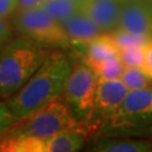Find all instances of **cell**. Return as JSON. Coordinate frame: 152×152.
I'll list each match as a JSON object with an SVG mask.
<instances>
[{"instance_id":"6da1fadb","label":"cell","mask_w":152,"mask_h":152,"mask_svg":"<svg viewBox=\"0 0 152 152\" xmlns=\"http://www.w3.org/2000/svg\"><path fill=\"white\" fill-rule=\"evenodd\" d=\"M72 66L66 56L52 52L24 87L8 99V106L17 118L35 112L63 94Z\"/></svg>"},{"instance_id":"7a4b0ae2","label":"cell","mask_w":152,"mask_h":152,"mask_svg":"<svg viewBox=\"0 0 152 152\" xmlns=\"http://www.w3.org/2000/svg\"><path fill=\"white\" fill-rule=\"evenodd\" d=\"M72 130L82 131L87 135L98 132L94 124L77 117L62 94L27 116L18 118L0 136L24 134L46 140L54 134Z\"/></svg>"},{"instance_id":"3957f363","label":"cell","mask_w":152,"mask_h":152,"mask_svg":"<svg viewBox=\"0 0 152 152\" xmlns=\"http://www.w3.org/2000/svg\"><path fill=\"white\" fill-rule=\"evenodd\" d=\"M50 53L24 36L10 39L0 51V99L19 91Z\"/></svg>"},{"instance_id":"277c9868","label":"cell","mask_w":152,"mask_h":152,"mask_svg":"<svg viewBox=\"0 0 152 152\" xmlns=\"http://www.w3.org/2000/svg\"><path fill=\"white\" fill-rule=\"evenodd\" d=\"M100 132L105 137L152 136V87L129 92Z\"/></svg>"},{"instance_id":"5b68a950","label":"cell","mask_w":152,"mask_h":152,"mask_svg":"<svg viewBox=\"0 0 152 152\" xmlns=\"http://www.w3.org/2000/svg\"><path fill=\"white\" fill-rule=\"evenodd\" d=\"M12 26L20 36L41 48L65 49L72 45L63 24L42 7L17 10L12 15Z\"/></svg>"},{"instance_id":"8992f818","label":"cell","mask_w":152,"mask_h":152,"mask_svg":"<svg viewBox=\"0 0 152 152\" xmlns=\"http://www.w3.org/2000/svg\"><path fill=\"white\" fill-rule=\"evenodd\" d=\"M97 85L98 76L86 63L72 66L63 95L79 120L91 123Z\"/></svg>"},{"instance_id":"52a82bcc","label":"cell","mask_w":152,"mask_h":152,"mask_svg":"<svg viewBox=\"0 0 152 152\" xmlns=\"http://www.w3.org/2000/svg\"><path fill=\"white\" fill-rule=\"evenodd\" d=\"M130 90L121 79H100L98 78L96 89L94 116L91 123L98 131L116 114Z\"/></svg>"},{"instance_id":"ba28073f","label":"cell","mask_w":152,"mask_h":152,"mask_svg":"<svg viewBox=\"0 0 152 152\" xmlns=\"http://www.w3.org/2000/svg\"><path fill=\"white\" fill-rule=\"evenodd\" d=\"M123 2L121 0H85L81 12L88 16L103 33H112L118 26Z\"/></svg>"},{"instance_id":"9c48e42d","label":"cell","mask_w":152,"mask_h":152,"mask_svg":"<svg viewBox=\"0 0 152 152\" xmlns=\"http://www.w3.org/2000/svg\"><path fill=\"white\" fill-rule=\"evenodd\" d=\"M116 29L152 37V8L149 4L125 2Z\"/></svg>"},{"instance_id":"30bf717a","label":"cell","mask_w":152,"mask_h":152,"mask_svg":"<svg viewBox=\"0 0 152 152\" xmlns=\"http://www.w3.org/2000/svg\"><path fill=\"white\" fill-rule=\"evenodd\" d=\"M63 26L72 44L87 45L103 34L100 28L81 11L65 20Z\"/></svg>"},{"instance_id":"8fae6325","label":"cell","mask_w":152,"mask_h":152,"mask_svg":"<svg viewBox=\"0 0 152 152\" xmlns=\"http://www.w3.org/2000/svg\"><path fill=\"white\" fill-rule=\"evenodd\" d=\"M92 150L99 152H151L152 141L142 137H105Z\"/></svg>"},{"instance_id":"7c38bea8","label":"cell","mask_w":152,"mask_h":152,"mask_svg":"<svg viewBox=\"0 0 152 152\" xmlns=\"http://www.w3.org/2000/svg\"><path fill=\"white\" fill-rule=\"evenodd\" d=\"M86 46L87 52L83 58V63L91 69L100 62L118 54V48L113 41L110 33H103Z\"/></svg>"},{"instance_id":"4fadbf2b","label":"cell","mask_w":152,"mask_h":152,"mask_svg":"<svg viewBox=\"0 0 152 152\" xmlns=\"http://www.w3.org/2000/svg\"><path fill=\"white\" fill-rule=\"evenodd\" d=\"M87 134L82 131H64L50 136L45 140L46 152H76L79 151L87 139Z\"/></svg>"},{"instance_id":"5bb4252c","label":"cell","mask_w":152,"mask_h":152,"mask_svg":"<svg viewBox=\"0 0 152 152\" xmlns=\"http://www.w3.org/2000/svg\"><path fill=\"white\" fill-rule=\"evenodd\" d=\"M0 151L6 152H46L45 139L16 134L0 136Z\"/></svg>"},{"instance_id":"9a60e30c","label":"cell","mask_w":152,"mask_h":152,"mask_svg":"<svg viewBox=\"0 0 152 152\" xmlns=\"http://www.w3.org/2000/svg\"><path fill=\"white\" fill-rule=\"evenodd\" d=\"M41 7L63 24L81 10V2L77 0H45Z\"/></svg>"},{"instance_id":"2e32d148","label":"cell","mask_w":152,"mask_h":152,"mask_svg":"<svg viewBox=\"0 0 152 152\" xmlns=\"http://www.w3.org/2000/svg\"><path fill=\"white\" fill-rule=\"evenodd\" d=\"M121 80L124 82V85L130 91L152 87V79L141 68L125 66Z\"/></svg>"},{"instance_id":"e0dca14e","label":"cell","mask_w":152,"mask_h":152,"mask_svg":"<svg viewBox=\"0 0 152 152\" xmlns=\"http://www.w3.org/2000/svg\"><path fill=\"white\" fill-rule=\"evenodd\" d=\"M125 69V65L121 60L120 55H114L107 60L100 62L99 64L95 65L92 70L96 72L98 78L100 79H121L123 75V71Z\"/></svg>"},{"instance_id":"ac0fdd59","label":"cell","mask_w":152,"mask_h":152,"mask_svg":"<svg viewBox=\"0 0 152 152\" xmlns=\"http://www.w3.org/2000/svg\"><path fill=\"white\" fill-rule=\"evenodd\" d=\"M147 44L135 45L126 49L120 50L118 55L125 66L141 68L144 69L147 61Z\"/></svg>"},{"instance_id":"d6986e66","label":"cell","mask_w":152,"mask_h":152,"mask_svg":"<svg viewBox=\"0 0 152 152\" xmlns=\"http://www.w3.org/2000/svg\"><path fill=\"white\" fill-rule=\"evenodd\" d=\"M110 36L116 44V46L118 48V51L126 48H131V46H135V45L147 44L152 38L148 36H142V35H136L122 29H115L114 32L110 33Z\"/></svg>"},{"instance_id":"ffe728a7","label":"cell","mask_w":152,"mask_h":152,"mask_svg":"<svg viewBox=\"0 0 152 152\" xmlns=\"http://www.w3.org/2000/svg\"><path fill=\"white\" fill-rule=\"evenodd\" d=\"M18 120L15 114L11 112L8 104L0 102V135L8 130L11 125Z\"/></svg>"},{"instance_id":"44dd1931","label":"cell","mask_w":152,"mask_h":152,"mask_svg":"<svg viewBox=\"0 0 152 152\" xmlns=\"http://www.w3.org/2000/svg\"><path fill=\"white\" fill-rule=\"evenodd\" d=\"M12 36V25L7 19L0 18V49L11 39Z\"/></svg>"},{"instance_id":"7402d4cb","label":"cell","mask_w":152,"mask_h":152,"mask_svg":"<svg viewBox=\"0 0 152 152\" xmlns=\"http://www.w3.org/2000/svg\"><path fill=\"white\" fill-rule=\"evenodd\" d=\"M17 10V0H0V18L7 19Z\"/></svg>"},{"instance_id":"603a6c76","label":"cell","mask_w":152,"mask_h":152,"mask_svg":"<svg viewBox=\"0 0 152 152\" xmlns=\"http://www.w3.org/2000/svg\"><path fill=\"white\" fill-rule=\"evenodd\" d=\"M44 2H45V0H17V10L38 8L43 5Z\"/></svg>"},{"instance_id":"cb8c5ba5","label":"cell","mask_w":152,"mask_h":152,"mask_svg":"<svg viewBox=\"0 0 152 152\" xmlns=\"http://www.w3.org/2000/svg\"><path fill=\"white\" fill-rule=\"evenodd\" d=\"M143 70L145 71L152 79V38L149 41L147 45V61H145V66Z\"/></svg>"},{"instance_id":"d4e9b609","label":"cell","mask_w":152,"mask_h":152,"mask_svg":"<svg viewBox=\"0 0 152 152\" xmlns=\"http://www.w3.org/2000/svg\"><path fill=\"white\" fill-rule=\"evenodd\" d=\"M123 4L125 2H139V4H149L151 0H121Z\"/></svg>"},{"instance_id":"484cf974","label":"cell","mask_w":152,"mask_h":152,"mask_svg":"<svg viewBox=\"0 0 152 152\" xmlns=\"http://www.w3.org/2000/svg\"><path fill=\"white\" fill-rule=\"evenodd\" d=\"M149 5L151 6V8H152V0H151V1H150V2H149Z\"/></svg>"},{"instance_id":"4316f807","label":"cell","mask_w":152,"mask_h":152,"mask_svg":"<svg viewBox=\"0 0 152 152\" xmlns=\"http://www.w3.org/2000/svg\"><path fill=\"white\" fill-rule=\"evenodd\" d=\"M77 1H79V2H83L85 0H77Z\"/></svg>"}]
</instances>
